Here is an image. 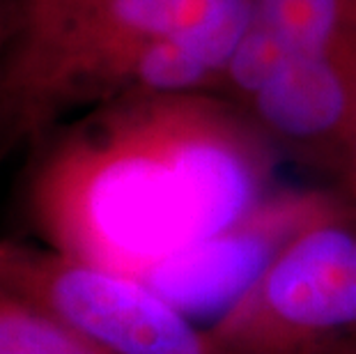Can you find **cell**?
Listing matches in <instances>:
<instances>
[{
  "label": "cell",
  "mask_w": 356,
  "mask_h": 354,
  "mask_svg": "<svg viewBox=\"0 0 356 354\" xmlns=\"http://www.w3.org/2000/svg\"><path fill=\"white\" fill-rule=\"evenodd\" d=\"M207 336L216 354H356V212L340 198L301 230Z\"/></svg>",
  "instance_id": "cell-3"
},
{
  "label": "cell",
  "mask_w": 356,
  "mask_h": 354,
  "mask_svg": "<svg viewBox=\"0 0 356 354\" xmlns=\"http://www.w3.org/2000/svg\"><path fill=\"white\" fill-rule=\"evenodd\" d=\"M40 140L33 202L56 248L143 283L276 193L278 152L221 95L111 102Z\"/></svg>",
  "instance_id": "cell-1"
},
{
  "label": "cell",
  "mask_w": 356,
  "mask_h": 354,
  "mask_svg": "<svg viewBox=\"0 0 356 354\" xmlns=\"http://www.w3.org/2000/svg\"><path fill=\"white\" fill-rule=\"evenodd\" d=\"M336 189H285L241 221L165 262L147 285L179 311L223 313L283 248L338 205Z\"/></svg>",
  "instance_id": "cell-6"
},
{
  "label": "cell",
  "mask_w": 356,
  "mask_h": 354,
  "mask_svg": "<svg viewBox=\"0 0 356 354\" xmlns=\"http://www.w3.org/2000/svg\"><path fill=\"white\" fill-rule=\"evenodd\" d=\"M26 0H0V63L10 54L24 26Z\"/></svg>",
  "instance_id": "cell-9"
},
{
  "label": "cell",
  "mask_w": 356,
  "mask_h": 354,
  "mask_svg": "<svg viewBox=\"0 0 356 354\" xmlns=\"http://www.w3.org/2000/svg\"><path fill=\"white\" fill-rule=\"evenodd\" d=\"M21 143H24V136H21V129H19L17 118H14L12 104L7 99L3 83H0V161H3L14 147L21 145Z\"/></svg>",
  "instance_id": "cell-10"
},
{
  "label": "cell",
  "mask_w": 356,
  "mask_h": 354,
  "mask_svg": "<svg viewBox=\"0 0 356 354\" xmlns=\"http://www.w3.org/2000/svg\"><path fill=\"white\" fill-rule=\"evenodd\" d=\"M230 0H35L0 63V83L24 140H40L76 111L131 99L168 35Z\"/></svg>",
  "instance_id": "cell-2"
},
{
  "label": "cell",
  "mask_w": 356,
  "mask_h": 354,
  "mask_svg": "<svg viewBox=\"0 0 356 354\" xmlns=\"http://www.w3.org/2000/svg\"><path fill=\"white\" fill-rule=\"evenodd\" d=\"M26 3H35V0H26Z\"/></svg>",
  "instance_id": "cell-12"
},
{
  "label": "cell",
  "mask_w": 356,
  "mask_h": 354,
  "mask_svg": "<svg viewBox=\"0 0 356 354\" xmlns=\"http://www.w3.org/2000/svg\"><path fill=\"white\" fill-rule=\"evenodd\" d=\"M356 37V0H246L244 33L218 95L234 106L292 60Z\"/></svg>",
  "instance_id": "cell-7"
},
{
  "label": "cell",
  "mask_w": 356,
  "mask_h": 354,
  "mask_svg": "<svg viewBox=\"0 0 356 354\" xmlns=\"http://www.w3.org/2000/svg\"><path fill=\"white\" fill-rule=\"evenodd\" d=\"M0 288L111 354H216L147 283L60 248L0 239Z\"/></svg>",
  "instance_id": "cell-4"
},
{
  "label": "cell",
  "mask_w": 356,
  "mask_h": 354,
  "mask_svg": "<svg viewBox=\"0 0 356 354\" xmlns=\"http://www.w3.org/2000/svg\"><path fill=\"white\" fill-rule=\"evenodd\" d=\"M237 108L280 159L336 184L356 140V37L280 67Z\"/></svg>",
  "instance_id": "cell-5"
},
{
  "label": "cell",
  "mask_w": 356,
  "mask_h": 354,
  "mask_svg": "<svg viewBox=\"0 0 356 354\" xmlns=\"http://www.w3.org/2000/svg\"><path fill=\"white\" fill-rule=\"evenodd\" d=\"M333 189H336L340 198L345 200V205L350 207L352 212H356V140H354V147L350 152V159H347L338 182L333 184Z\"/></svg>",
  "instance_id": "cell-11"
},
{
  "label": "cell",
  "mask_w": 356,
  "mask_h": 354,
  "mask_svg": "<svg viewBox=\"0 0 356 354\" xmlns=\"http://www.w3.org/2000/svg\"><path fill=\"white\" fill-rule=\"evenodd\" d=\"M0 354H111L0 288Z\"/></svg>",
  "instance_id": "cell-8"
}]
</instances>
